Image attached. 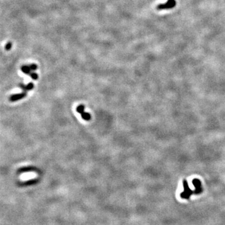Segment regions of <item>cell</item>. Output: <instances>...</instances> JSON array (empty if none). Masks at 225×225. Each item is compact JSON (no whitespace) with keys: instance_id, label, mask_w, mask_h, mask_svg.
Returning a JSON list of instances; mask_svg holds the SVG:
<instances>
[{"instance_id":"obj_10","label":"cell","mask_w":225,"mask_h":225,"mask_svg":"<svg viewBox=\"0 0 225 225\" xmlns=\"http://www.w3.org/2000/svg\"><path fill=\"white\" fill-rule=\"evenodd\" d=\"M30 68V69L31 71H35L38 69V66L36 64H31L28 65Z\"/></svg>"},{"instance_id":"obj_4","label":"cell","mask_w":225,"mask_h":225,"mask_svg":"<svg viewBox=\"0 0 225 225\" xmlns=\"http://www.w3.org/2000/svg\"><path fill=\"white\" fill-rule=\"evenodd\" d=\"M193 183L195 187V193H200L202 191L201 181L198 179H195L193 180Z\"/></svg>"},{"instance_id":"obj_3","label":"cell","mask_w":225,"mask_h":225,"mask_svg":"<svg viewBox=\"0 0 225 225\" xmlns=\"http://www.w3.org/2000/svg\"><path fill=\"white\" fill-rule=\"evenodd\" d=\"M27 96V93L26 92H23L22 93L15 94V95H12L9 98V100L12 102L18 101L19 99H22Z\"/></svg>"},{"instance_id":"obj_6","label":"cell","mask_w":225,"mask_h":225,"mask_svg":"<svg viewBox=\"0 0 225 225\" xmlns=\"http://www.w3.org/2000/svg\"><path fill=\"white\" fill-rule=\"evenodd\" d=\"M81 118L85 120V121H90V120L91 119V116L90 113H86V112H83L81 114Z\"/></svg>"},{"instance_id":"obj_9","label":"cell","mask_w":225,"mask_h":225,"mask_svg":"<svg viewBox=\"0 0 225 225\" xmlns=\"http://www.w3.org/2000/svg\"><path fill=\"white\" fill-rule=\"evenodd\" d=\"M29 76L31 77L32 79H33L35 80H38V75L37 73H31Z\"/></svg>"},{"instance_id":"obj_7","label":"cell","mask_w":225,"mask_h":225,"mask_svg":"<svg viewBox=\"0 0 225 225\" xmlns=\"http://www.w3.org/2000/svg\"><path fill=\"white\" fill-rule=\"evenodd\" d=\"M21 70H22V71L25 73V74H27V75H30V73H31V69L29 66H27V65H24V66H22V68H21Z\"/></svg>"},{"instance_id":"obj_8","label":"cell","mask_w":225,"mask_h":225,"mask_svg":"<svg viewBox=\"0 0 225 225\" xmlns=\"http://www.w3.org/2000/svg\"><path fill=\"white\" fill-rule=\"evenodd\" d=\"M84 110H85V106L83 105V104H80V105L78 106L76 108V111L80 114H81L82 113L84 112L85 111Z\"/></svg>"},{"instance_id":"obj_11","label":"cell","mask_w":225,"mask_h":225,"mask_svg":"<svg viewBox=\"0 0 225 225\" xmlns=\"http://www.w3.org/2000/svg\"><path fill=\"white\" fill-rule=\"evenodd\" d=\"M12 48V42H8V43L6 45V46H5V47H4L5 50H6V51H9V50H11Z\"/></svg>"},{"instance_id":"obj_1","label":"cell","mask_w":225,"mask_h":225,"mask_svg":"<svg viewBox=\"0 0 225 225\" xmlns=\"http://www.w3.org/2000/svg\"><path fill=\"white\" fill-rule=\"evenodd\" d=\"M176 5V0H168L166 3L159 4L156 6V9L164 10V9H171L174 8Z\"/></svg>"},{"instance_id":"obj_2","label":"cell","mask_w":225,"mask_h":225,"mask_svg":"<svg viewBox=\"0 0 225 225\" xmlns=\"http://www.w3.org/2000/svg\"><path fill=\"white\" fill-rule=\"evenodd\" d=\"M183 186H184L185 191H184V192L181 193V196L183 198H186V199L189 198V197L191 196V195L193 193V191L190 189V188H189V186H188V183L186 181H184V182H183Z\"/></svg>"},{"instance_id":"obj_5","label":"cell","mask_w":225,"mask_h":225,"mask_svg":"<svg viewBox=\"0 0 225 225\" xmlns=\"http://www.w3.org/2000/svg\"><path fill=\"white\" fill-rule=\"evenodd\" d=\"M19 87L22 89V90L24 91V92H26V91L33 90V89L34 88V84L33 83H29L27 85L20 84Z\"/></svg>"}]
</instances>
